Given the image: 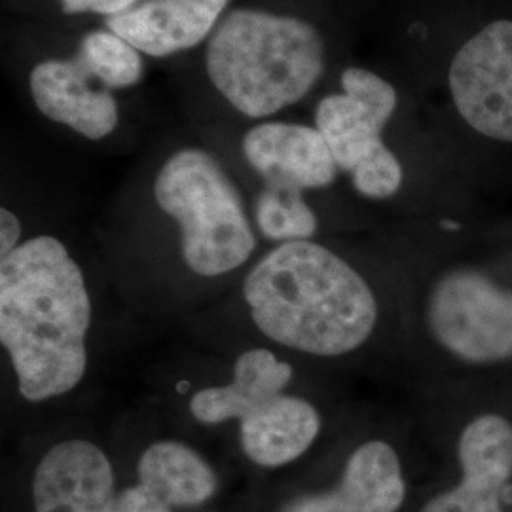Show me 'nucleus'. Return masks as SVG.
I'll list each match as a JSON object with an SVG mask.
<instances>
[{
  "label": "nucleus",
  "instance_id": "f257e3e1",
  "mask_svg": "<svg viewBox=\"0 0 512 512\" xmlns=\"http://www.w3.org/2000/svg\"><path fill=\"white\" fill-rule=\"evenodd\" d=\"M90 327L86 279L59 239H27L0 260V344L25 401L63 397L84 380Z\"/></svg>",
  "mask_w": 512,
  "mask_h": 512
},
{
  "label": "nucleus",
  "instance_id": "f03ea898",
  "mask_svg": "<svg viewBox=\"0 0 512 512\" xmlns=\"http://www.w3.org/2000/svg\"><path fill=\"white\" fill-rule=\"evenodd\" d=\"M249 315L268 340L315 357L361 348L378 321L363 275L315 241L281 243L243 281Z\"/></svg>",
  "mask_w": 512,
  "mask_h": 512
},
{
  "label": "nucleus",
  "instance_id": "7ed1b4c3",
  "mask_svg": "<svg viewBox=\"0 0 512 512\" xmlns=\"http://www.w3.org/2000/svg\"><path fill=\"white\" fill-rule=\"evenodd\" d=\"M207 74L247 118H268L302 101L325 69V42L304 19L239 8L209 38Z\"/></svg>",
  "mask_w": 512,
  "mask_h": 512
},
{
  "label": "nucleus",
  "instance_id": "20e7f679",
  "mask_svg": "<svg viewBox=\"0 0 512 512\" xmlns=\"http://www.w3.org/2000/svg\"><path fill=\"white\" fill-rule=\"evenodd\" d=\"M154 200L179 224L184 264L194 274H230L253 255L255 232L241 194L209 152H175L156 175Z\"/></svg>",
  "mask_w": 512,
  "mask_h": 512
},
{
  "label": "nucleus",
  "instance_id": "39448f33",
  "mask_svg": "<svg viewBox=\"0 0 512 512\" xmlns=\"http://www.w3.org/2000/svg\"><path fill=\"white\" fill-rule=\"evenodd\" d=\"M427 323L440 346L469 363L512 359V293L484 274L454 270L435 283Z\"/></svg>",
  "mask_w": 512,
  "mask_h": 512
},
{
  "label": "nucleus",
  "instance_id": "423d86ee",
  "mask_svg": "<svg viewBox=\"0 0 512 512\" xmlns=\"http://www.w3.org/2000/svg\"><path fill=\"white\" fill-rule=\"evenodd\" d=\"M448 82L471 128L512 143V21H494L467 40L450 65Z\"/></svg>",
  "mask_w": 512,
  "mask_h": 512
},
{
  "label": "nucleus",
  "instance_id": "0eeeda50",
  "mask_svg": "<svg viewBox=\"0 0 512 512\" xmlns=\"http://www.w3.org/2000/svg\"><path fill=\"white\" fill-rule=\"evenodd\" d=\"M391 116L393 112L348 93L323 97L315 110V124L336 164L351 175L353 188L370 200L391 198L403 184V167L382 139Z\"/></svg>",
  "mask_w": 512,
  "mask_h": 512
},
{
  "label": "nucleus",
  "instance_id": "6e6552de",
  "mask_svg": "<svg viewBox=\"0 0 512 512\" xmlns=\"http://www.w3.org/2000/svg\"><path fill=\"white\" fill-rule=\"evenodd\" d=\"M35 512H118L116 476L107 454L90 440H63L38 461Z\"/></svg>",
  "mask_w": 512,
  "mask_h": 512
},
{
  "label": "nucleus",
  "instance_id": "1a4fd4ad",
  "mask_svg": "<svg viewBox=\"0 0 512 512\" xmlns=\"http://www.w3.org/2000/svg\"><path fill=\"white\" fill-rule=\"evenodd\" d=\"M461 482L421 512H501V492L512 475V423L484 414L459 439Z\"/></svg>",
  "mask_w": 512,
  "mask_h": 512
},
{
  "label": "nucleus",
  "instance_id": "9d476101",
  "mask_svg": "<svg viewBox=\"0 0 512 512\" xmlns=\"http://www.w3.org/2000/svg\"><path fill=\"white\" fill-rule=\"evenodd\" d=\"M243 156L266 183L302 192L327 188L340 169L319 129L289 122H264L249 129Z\"/></svg>",
  "mask_w": 512,
  "mask_h": 512
},
{
  "label": "nucleus",
  "instance_id": "9b49d317",
  "mask_svg": "<svg viewBox=\"0 0 512 512\" xmlns=\"http://www.w3.org/2000/svg\"><path fill=\"white\" fill-rule=\"evenodd\" d=\"M404 497L406 484L397 452L384 440H368L349 456L334 490L300 495L281 512H397Z\"/></svg>",
  "mask_w": 512,
  "mask_h": 512
},
{
  "label": "nucleus",
  "instance_id": "f8f14e48",
  "mask_svg": "<svg viewBox=\"0 0 512 512\" xmlns=\"http://www.w3.org/2000/svg\"><path fill=\"white\" fill-rule=\"evenodd\" d=\"M230 0H147L107 18V29L141 54L167 57L196 48L215 33Z\"/></svg>",
  "mask_w": 512,
  "mask_h": 512
},
{
  "label": "nucleus",
  "instance_id": "ddd939ff",
  "mask_svg": "<svg viewBox=\"0 0 512 512\" xmlns=\"http://www.w3.org/2000/svg\"><path fill=\"white\" fill-rule=\"evenodd\" d=\"M92 78L76 59H48L33 69L29 86L46 118L99 141L118 126V105L110 90L93 88Z\"/></svg>",
  "mask_w": 512,
  "mask_h": 512
},
{
  "label": "nucleus",
  "instance_id": "4468645a",
  "mask_svg": "<svg viewBox=\"0 0 512 512\" xmlns=\"http://www.w3.org/2000/svg\"><path fill=\"white\" fill-rule=\"evenodd\" d=\"M321 431L317 408L296 395H279L239 421V442L258 467L277 469L302 458Z\"/></svg>",
  "mask_w": 512,
  "mask_h": 512
},
{
  "label": "nucleus",
  "instance_id": "2eb2a0df",
  "mask_svg": "<svg viewBox=\"0 0 512 512\" xmlns=\"http://www.w3.org/2000/svg\"><path fill=\"white\" fill-rule=\"evenodd\" d=\"M139 484L171 509L205 505L219 490V478L192 446L181 440L150 444L137 465Z\"/></svg>",
  "mask_w": 512,
  "mask_h": 512
},
{
  "label": "nucleus",
  "instance_id": "dca6fc26",
  "mask_svg": "<svg viewBox=\"0 0 512 512\" xmlns=\"http://www.w3.org/2000/svg\"><path fill=\"white\" fill-rule=\"evenodd\" d=\"M255 220L264 238L281 243L311 241L317 217L302 190L285 184L266 183L255 202Z\"/></svg>",
  "mask_w": 512,
  "mask_h": 512
},
{
  "label": "nucleus",
  "instance_id": "f3484780",
  "mask_svg": "<svg viewBox=\"0 0 512 512\" xmlns=\"http://www.w3.org/2000/svg\"><path fill=\"white\" fill-rule=\"evenodd\" d=\"M74 59L107 90L129 88L143 76L141 52L112 31L88 33Z\"/></svg>",
  "mask_w": 512,
  "mask_h": 512
},
{
  "label": "nucleus",
  "instance_id": "a211bd4d",
  "mask_svg": "<svg viewBox=\"0 0 512 512\" xmlns=\"http://www.w3.org/2000/svg\"><path fill=\"white\" fill-rule=\"evenodd\" d=\"M293 376L291 363L281 361L274 351L247 349L234 363L230 384L255 410L256 406L283 395Z\"/></svg>",
  "mask_w": 512,
  "mask_h": 512
},
{
  "label": "nucleus",
  "instance_id": "6ab92c4d",
  "mask_svg": "<svg viewBox=\"0 0 512 512\" xmlns=\"http://www.w3.org/2000/svg\"><path fill=\"white\" fill-rule=\"evenodd\" d=\"M194 420L203 425H219L226 421H241L253 406L247 403L232 384L211 385L196 391L188 404Z\"/></svg>",
  "mask_w": 512,
  "mask_h": 512
},
{
  "label": "nucleus",
  "instance_id": "aec40b11",
  "mask_svg": "<svg viewBox=\"0 0 512 512\" xmlns=\"http://www.w3.org/2000/svg\"><path fill=\"white\" fill-rule=\"evenodd\" d=\"M118 512H171V507L137 484L118 495Z\"/></svg>",
  "mask_w": 512,
  "mask_h": 512
},
{
  "label": "nucleus",
  "instance_id": "412c9836",
  "mask_svg": "<svg viewBox=\"0 0 512 512\" xmlns=\"http://www.w3.org/2000/svg\"><path fill=\"white\" fill-rule=\"evenodd\" d=\"M137 0H61L65 14H101V16H118L131 10Z\"/></svg>",
  "mask_w": 512,
  "mask_h": 512
},
{
  "label": "nucleus",
  "instance_id": "4be33fe9",
  "mask_svg": "<svg viewBox=\"0 0 512 512\" xmlns=\"http://www.w3.org/2000/svg\"><path fill=\"white\" fill-rule=\"evenodd\" d=\"M21 220L10 209L0 211V260L12 255L21 245Z\"/></svg>",
  "mask_w": 512,
  "mask_h": 512
},
{
  "label": "nucleus",
  "instance_id": "5701e85b",
  "mask_svg": "<svg viewBox=\"0 0 512 512\" xmlns=\"http://www.w3.org/2000/svg\"><path fill=\"white\" fill-rule=\"evenodd\" d=\"M186 387H188V384H186V382H183V384L179 385V391L183 393V391H186Z\"/></svg>",
  "mask_w": 512,
  "mask_h": 512
}]
</instances>
